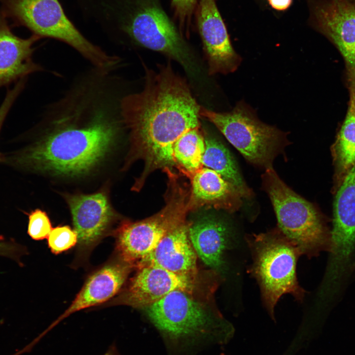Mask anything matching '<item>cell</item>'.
Here are the masks:
<instances>
[{"mask_svg":"<svg viewBox=\"0 0 355 355\" xmlns=\"http://www.w3.org/2000/svg\"><path fill=\"white\" fill-rule=\"evenodd\" d=\"M142 90L120 100L123 122L130 134L128 162L139 159L144 162L133 187L138 191L155 170H171L178 165L175 143L187 131L200 127L201 106L186 80L170 64L157 71L146 70Z\"/></svg>","mask_w":355,"mask_h":355,"instance_id":"2","label":"cell"},{"mask_svg":"<svg viewBox=\"0 0 355 355\" xmlns=\"http://www.w3.org/2000/svg\"><path fill=\"white\" fill-rule=\"evenodd\" d=\"M6 17L30 30L40 38L68 44L106 74L116 67L119 58L110 55L86 38L68 18L59 0H1Z\"/></svg>","mask_w":355,"mask_h":355,"instance_id":"5","label":"cell"},{"mask_svg":"<svg viewBox=\"0 0 355 355\" xmlns=\"http://www.w3.org/2000/svg\"><path fill=\"white\" fill-rule=\"evenodd\" d=\"M99 79L82 82L51 107L48 132L17 163L36 171L76 177L90 172L114 146L123 124L120 100Z\"/></svg>","mask_w":355,"mask_h":355,"instance_id":"1","label":"cell"},{"mask_svg":"<svg viewBox=\"0 0 355 355\" xmlns=\"http://www.w3.org/2000/svg\"><path fill=\"white\" fill-rule=\"evenodd\" d=\"M107 21L117 23L139 44L166 55L186 69L193 68V59L181 35L157 4L145 3L131 10L110 7Z\"/></svg>","mask_w":355,"mask_h":355,"instance_id":"9","label":"cell"},{"mask_svg":"<svg viewBox=\"0 0 355 355\" xmlns=\"http://www.w3.org/2000/svg\"><path fill=\"white\" fill-rule=\"evenodd\" d=\"M246 241L252 260L248 272L256 280L263 304L274 320V309L284 294L291 295L299 302L304 300L306 292L296 274L297 262L302 254L278 227L248 235Z\"/></svg>","mask_w":355,"mask_h":355,"instance_id":"4","label":"cell"},{"mask_svg":"<svg viewBox=\"0 0 355 355\" xmlns=\"http://www.w3.org/2000/svg\"><path fill=\"white\" fill-rule=\"evenodd\" d=\"M188 230L197 255L208 266L221 270L229 234L225 223L214 217L205 216L188 225Z\"/></svg>","mask_w":355,"mask_h":355,"instance_id":"19","label":"cell"},{"mask_svg":"<svg viewBox=\"0 0 355 355\" xmlns=\"http://www.w3.org/2000/svg\"><path fill=\"white\" fill-rule=\"evenodd\" d=\"M101 355H123L115 342L112 343Z\"/></svg>","mask_w":355,"mask_h":355,"instance_id":"28","label":"cell"},{"mask_svg":"<svg viewBox=\"0 0 355 355\" xmlns=\"http://www.w3.org/2000/svg\"><path fill=\"white\" fill-rule=\"evenodd\" d=\"M51 251L58 254L71 248L78 243V235L68 225H59L53 228L47 237Z\"/></svg>","mask_w":355,"mask_h":355,"instance_id":"23","label":"cell"},{"mask_svg":"<svg viewBox=\"0 0 355 355\" xmlns=\"http://www.w3.org/2000/svg\"><path fill=\"white\" fill-rule=\"evenodd\" d=\"M350 100L347 114L331 146L335 179L339 185L355 164V69H349Z\"/></svg>","mask_w":355,"mask_h":355,"instance_id":"20","label":"cell"},{"mask_svg":"<svg viewBox=\"0 0 355 355\" xmlns=\"http://www.w3.org/2000/svg\"><path fill=\"white\" fill-rule=\"evenodd\" d=\"M197 254L190 242L186 221L167 234L137 269L146 265L160 267L173 273L195 278Z\"/></svg>","mask_w":355,"mask_h":355,"instance_id":"15","label":"cell"},{"mask_svg":"<svg viewBox=\"0 0 355 355\" xmlns=\"http://www.w3.org/2000/svg\"><path fill=\"white\" fill-rule=\"evenodd\" d=\"M204 138L205 150L202 160L203 166L218 173L236 189L242 198L252 197V191L244 180L228 149L212 136L207 135Z\"/></svg>","mask_w":355,"mask_h":355,"instance_id":"21","label":"cell"},{"mask_svg":"<svg viewBox=\"0 0 355 355\" xmlns=\"http://www.w3.org/2000/svg\"><path fill=\"white\" fill-rule=\"evenodd\" d=\"M200 114L213 123L250 163L265 169L287 144L286 135L259 120L252 109L240 102L228 112L201 106Z\"/></svg>","mask_w":355,"mask_h":355,"instance_id":"8","label":"cell"},{"mask_svg":"<svg viewBox=\"0 0 355 355\" xmlns=\"http://www.w3.org/2000/svg\"><path fill=\"white\" fill-rule=\"evenodd\" d=\"M271 6L279 10H283L287 8L290 5L292 0H268Z\"/></svg>","mask_w":355,"mask_h":355,"instance_id":"27","label":"cell"},{"mask_svg":"<svg viewBox=\"0 0 355 355\" xmlns=\"http://www.w3.org/2000/svg\"><path fill=\"white\" fill-rule=\"evenodd\" d=\"M278 220V227L308 258L330 251V233L323 217L311 203L289 188L272 167L262 176Z\"/></svg>","mask_w":355,"mask_h":355,"instance_id":"6","label":"cell"},{"mask_svg":"<svg viewBox=\"0 0 355 355\" xmlns=\"http://www.w3.org/2000/svg\"><path fill=\"white\" fill-rule=\"evenodd\" d=\"M28 234L34 240L47 238L51 231L52 224L46 213L36 209L28 214Z\"/></svg>","mask_w":355,"mask_h":355,"instance_id":"24","label":"cell"},{"mask_svg":"<svg viewBox=\"0 0 355 355\" xmlns=\"http://www.w3.org/2000/svg\"><path fill=\"white\" fill-rule=\"evenodd\" d=\"M321 31L355 68V7L344 0H329L317 11Z\"/></svg>","mask_w":355,"mask_h":355,"instance_id":"17","label":"cell"},{"mask_svg":"<svg viewBox=\"0 0 355 355\" xmlns=\"http://www.w3.org/2000/svg\"><path fill=\"white\" fill-rule=\"evenodd\" d=\"M71 214L78 247L87 251L93 248L107 233L117 218L106 193L64 195Z\"/></svg>","mask_w":355,"mask_h":355,"instance_id":"12","label":"cell"},{"mask_svg":"<svg viewBox=\"0 0 355 355\" xmlns=\"http://www.w3.org/2000/svg\"></svg>","mask_w":355,"mask_h":355,"instance_id":"31","label":"cell"},{"mask_svg":"<svg viewBox=\"0 0 355 355\" xmlns=\"http://www.w3.org/2000/svg\"><path fill=\"white\" fill-rule=\"evenodd\" d=\"M205 150V138L200 128L193 129L184 134L176 142L173 148L178 165L191 174L202 168Z\"/></svg>","mask_w":355,"mask_h":355,"instance_id":"22","label":"cell"},{"mask_svg":"<svg viewBox=\"0 0 355 355\" xmlns=\"http://www.w3.org/2000/svg\"><path fill=\"white\" fill-rule=\"evenodd\" d=\"M355 7V0H344Z\"/></svg>","mask_w":355,"mask_h":355,"instance_id":"29","label":"cell"},{"mask_svg":"<svg viewBox=\"0 0 355 355\" xmlns=\"http://www.w3.org/2000/svg\"><path fill=\"white\" fill-rule=\"evenodd\" d=\"M24 83V79H20L12 89L8 90L4 100L0 106V129L12 105L22 90Z\"/></svg>","mask_w":355,"mask_h":355,"instance_id":"26","label":"cell"},{"mask_svg":"<svg viewBox=\"0 0 355 355\" xmlns=\"http://www.w3.org/2000/svg\"><path fill=\"white\" fill-rule=\"evenodd\" d=\"M192 175L191 194L188 202L189 211L209 206L234 212L241 207V195L214 170L202 168Z\"/></svg>","mask_w":355,"mask_h":355,"instance_id":"18","label":"cell"},{"mask_svg":"<svg viewBox=\"0 0 355 355\" xmlns=\"http://www.w3.org/2000/svg\"><path fill=\"white\" fill-rule=\"evenodd\" d=\"M166 172L169 188L164 208L142 220L123 221L113 232L118 258L132 268H137L167 234L185 221L189 195L175 175Z\"/></svg>","mask_w":355,"mask_h":355,"instance_id":"7","label":"cell"},{"mask_svg":"<svg viewBox=\"0 0 355 355\" xmlns=\"http://www.w3.org/2000/svg\"><path fill=\"white\" fill-rule=\"evenodd\" d=\"M132 268L119 258L92 273L68 308L45 330L49 331L62 320L77 311L109 300L121 290Z\"/></svg>","mask_w":355,"mask_h":355,"instance_id":"13","label":"cell"},{"mask_svg":"<svg viewBox=\"0 0 355 355\" xmlns=\"http://www.w3.org/2000/svg\"><path fill=\"white\" fill-rule=\"evenodd\" d=\"M172 6L177 20L180 33L189 35L191 17L196 6V0H172Z\"/></svg>","mask_w":355,"mask_h":355,"instance_id":"25","label":"cell"},{"mask_svg":"<svg viewBox=\"0 0 355 355\" xmlns=\"http://www.w3.org/2000/svg\"><path fill=\"white\" fill-rule=\"evenodd\" d=\"M331 240L333 258L340 261L352 258L355 248V164L336 192Z\"/></svg>","mask_w":355,"mask_h":355,"instance_id":"14","label":"cell"},{"mask_svg":"<svg viewBox=\"0 0 355 355\" xmlns=\"http://www.w3.org/2000/svg\"><path fill=\"white\" fill-rule=\"evenodd\" d=\"M40 38L34 34L26 39L16 36L0 11V87L41 70L32 59L34 44Z\"/></svg>","mask_w":355,"mask_h":355,"instance_id":"16","label":"cell"},{"mask_svg":"<svg viewBox=\"0 0 355 355\" xmlns=\"http://www.w3.org/2000/svg\"><path fill=\"white\" fill-rule=\"evenodd\" d=\"M197 25L210 75L235 71L242 58L231 45L224 23L214 0H200Z\"/></svg>","mask_w":355,"mask_h":355,"instance_id":"11","label":"cell"},{"mask_svg":"<svg viewBox=\"0 0 355 355\" xmlns=\"http://www.w3.org/2000/svg\"><path fill=\"white\" fill-rule=\"evenodd\" d=\"M191 294L174 290L142 309L156 328L168 355H196L211 346L232 338V324L218 312L194 299Z\"/></svg>","mask_w":355,"mask_h":355,"instance_id":"3","label":"cell"},{"mask_svg":"<svg viewBox=\"0 0 355 355\" xmlns=\"http://www.w3.org/2000/svg\"><path fill=\"white\" fill-rule=\"evenodd\" d=\"M219 355H226L224 354H223V353H221V354H220Z\"/></svg>","mask_w":355,"mask_h":355,"instance_id":"30","label":"cell"},{"mask_svg":"<svg viewBox=\"0 0 355 355\" xmlns=\"http://www.w3.org/2000/svg\"><path fill=\"white\" fill-rule=\"evenodd\" d=\"M138 269L112 304L142 310L174 290H183L191 294L195 288V278L154 265L143 266Z\"/></svg>","mask_w":355,"mask_h":355,"instance_id":"10","label":"cell"}]
</instances>
